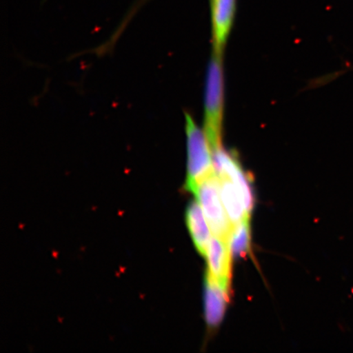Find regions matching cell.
Masks as SVG:
<instances>
[{"instance_id": "obj_1", "label": "cell", "mask_w": 353, "mask_h": 353, "mask_svg": "<svg viewBox=\"0 0 353 353\" xmlns=\"http://www.w3.org/2000/svg\"><path fill=\"white\" fill-rule=\"evenodd\" d=\"M222 55L213 52L206 77L204 132L213 153L223 148L224 85Z\"/></svg>"}, {"instance_id": "obj_2", "label": "cell", "mask_w": 353, "mask_h": 353, "mask_svg": "<svg viewBox=\"0 0 353 353\" xmlns=\"http://www.w3.org/2000/svg\"><path fill=\"white\" fill-rule=\"evenodd\" d=\"M187 135V178L185 189L193 193L203 180L215 172L214 153L205 132H203L191 114H185Z\"/></svg>"}, {"instance_id": "obj_3", "label": "cell", "mask_w": 353, "mask_h": 353, "mask_svg": "<svg viewBox=\"0 0 353 353\" xmlns=\"http://www.w3.org/2000/svg\"><path fill=\"white\" fill-rule=\"evenodd\" d=\"M193 194L204 211L214 236L230 242L234 226L225 210L215 172L203 180Z\"/></svg>"}, {"instance_id": "obj_4", "label": "cell", "mask_w": 353, "mask_h": 353, "mask_svg": "<svg viewBox=\"0 0 353 353\" xmlns=\"http://www.w3.org/2000/svg\"><path fill=\"white\" fill-rule=\"evenodd\" d=\"M232 251L226 241L212 236L206 257L208 259V273L216 281L229 291L231 282Z\"/></svg>"}, {"instance_id": "obj_5", "label": "cell", "mask_w": 353, "mask_h": 353, "mask_svg": "<svg viewBox=\"0 0 353 353\" xmlns=\"http://www.w3.org/2000/svg\"><path fill=\"white\" fill-rule=\"evenodd\" d=\"M236 0H211L214 52L223 54L236 12Z\"/></svg>"}, {"instance_id": "obj_6", "label": "cell", "mask_w": 353, "mask_h": 353, "mask_svg": "<svg viewBox=\"0 0 353 353\" xmlns=\"http://www.w3.org/2000/svg\"><path fill=\"white\" fill-rule=\"evenodd\" d=\"M205 316L207 325L210 328L218 327L223 319L227 304L229 301V291L224 289L208 272L205 276Z\"/></svg>"}, {"instance_id": "obj_7", "label": "cell", "mask_w": 353, "mask_h": 353, "mask_svg": "<svg viewBox=\"0 0 353 353\" xmlns=\"http://www.w3.org/2000/svg\"><path fill=\"white\" fill-rule=\"evenodd\" d=\"M216 175L219 179L220 194L225 210L233 226L250 219V215L247 213L239 184L228 175Z\"/></svg>"}, {"instance_id": "obj_8", "label": "cell", "mask_w": 353, "mask_h": 353, "mask_svg": "<svg viewBox=\"0 0 353 353\" xmlns=\"http://www.w3.org/2000/svg\"><path fill=\"white\" fill-rule=\"evenodd\" d=\"M186 223L198 252L206 257L212 239L211 228L198 201L189 205L186 211Z\"/></svg>"}, {"instance_id": "obj_9", "label": "cell", "mask_w": 353, "mask_h": 353, "mask_svg": "<svg viewBox=\"0 0 353 353\" xmlns=\"http://www.w3.org/2000/svg\"><path fill=\"white\" fill-rule=\"evenodd\" d=\"M229 245L234 257L242 258L249 254L250 250V219L243 221L234 227Z\"/></svg>"}, {"instance_id": "obj_10", "label": "cell", "mask_w": 353, "mask_h": 353, "mask_svg": "<svg viewBox=\"0 0 353 353\" xmlns=\"http://www.w3.org/2000/svg\"><path fill=\"white\" fill-rule=\"evenodd\" d=\"M148 1V0H139L138 2H137L136 6L134 8H132V14L130 15L131 17L132 15V13H134L135 11L139 10V8L142 6L143 4H144L145 2Z\"/></svg>"}]
</instances>
